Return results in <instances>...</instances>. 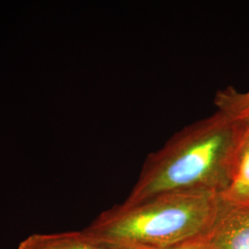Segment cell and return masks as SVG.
<instances>
[{
    "label": "cell",
    "instance_id": "5b68a950",
    "mask_svg": "<svg viewBox=\"0 0 249 249\" xmlns=\"http://www.w3.org/2000/svg\"><path fill=\"white\" fill-rule=\"evenodd\" d=\"M232 203H249V130H244L234 160L231 180L220 195Z\"/></svg>",
    "mask_w": 249,
    "mask_h": 249
},
{
    "label": "cell",
    "instance_id": "3957f363",
    "mask_svg": "<svg viewBox=\"0 0 249 249\" xmlns=\"http://www.w3.org/2000/svg\"><path fill=\"white\" fill-rule=\"evenodd\" d=\"M210 249H249V203L223 199L213 223L200 238Z\"/></svg>",
    "mask_w": 249,
    "mask_h": 249
},
{
    "label": "cell",
    "instance_id": "7a4b0ae2",
    "mask_svg": "<svg viewBox=\"0 0 249 249\" xmlns=\"http://www.w3.org/2000/svg\"><path fill=\"white\" fill-rule=\"evenodd\" d=\"M220 203L221 196L211 192L163 193L116 205L83 231L112 249H171L202 238Z\"/></svg>",
    "mask_w": 249,
    "mask_h": 249
},
{
    "label": "cell",
    "instance_id": "277c9868",
    "mask_svg": "<svg viewBox=\"0 0 249 249\" xmlns=\"http://www.w3.org/2000/svg\"><path fill=\"white\" fill-rule=\"evenodd\" d=\"M18 249H115L90 237L86 232L35 233L21 241Z\"/></svg>",
    "mask_w": 249,
    "mask_h": 249
},
{
    "label": "cell",
    "instance_id": "6da1fadb",
    "mask_svg": "<svg viewBox=\"0 0 249 249\" xmlns=\"http://www.w3.org/2000/svg\"><path fill=\"white\" fill-rule=\"evenodd\" d=\"M244 130L219 111L188 124L148 155L124 202L170 192L221 195L230 183Z\"/></svg>",
    "mask_w": 249,
    "mask_h": 249
},
{
    "label": "cell",
    "instance_id": "8992f818",
    "mask_svg": "<svg viewBox=\"0 0 249 249\" xmlns=\"http://www.w3.org/2000/svg\"><path fill=\"white\" fill-rule=\"evenodd\" d=\"M214 104L217 111L249 130V89L240 91L229 86L216 92Z\"/></svg>",
    "mask_w": 249,
    "mask_h": 249
},
{
    "label": "cell",
    "instance_id": "52a82bcc",
    "mask_svg": "<svg viewBox=\"0 0 249 249\" xmlns=\"http://www.w3.org/2000/svg\"><path fill=\"white\" fill-rule=\"evenodd\" d=\"M143 249V248H137V247H126V248H120V249ZM210 249L208 248V246L205 244L201 239L198 240L193 241L190 243H187L178 247L175 248H171V249Z\"/></svg>",
    "mask_w": 249,
    "mask_h": 249
}]
</instances>
